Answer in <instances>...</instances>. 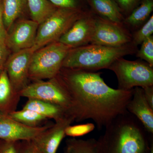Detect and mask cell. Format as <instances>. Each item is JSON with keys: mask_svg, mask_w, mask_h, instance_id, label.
Listing matches in <instances>:
<instances>
[{"mask_svg": "<svg viewBox=\"0 0 153 153\" xmlns=\"http://www.w3.org/2000/svg\"><path fill=\"white\" fill-rule=\"evenodd\" d=\"M101 73L63 68L56 76L71 98V116L76 122L91 120L99 130L118 116L128 113L133 89H114L105 83Z\"/></svg>", "mask_w": 153, "mask_h": 153, "instance_id": "obj_1", "label": "cell"}, {"mask_svg": "<svg viewBox=\"0 0 153 153\" xmlns=\"http://www.w3.org/2000/svg\"><path fill=\"white\" fill-rule=\"evenodd\" d=\"M98 139V153H149L151 148L140 121L129 112L120 115Z\"/></svg>", "mask_w": 153, "mask_h": 153, "instance_id": "obj_2", "label": "cell"}, {"mask_svg": "<svg viewBox=\"0 0 153 153\" xmlns=\"http://www.w3.org/2000/svg\"><path fill=\"white\" fill-rule=\"evenodd\" d=\"M137 50L132 42L117 47L88 44L70 49L62 67L93 71L108 69L118 58L135 54Z\"/></svg>", "mask_w": 153, "mask_h": 153, "instance_id": "obj_3", "label": "cell"}, {"mask_svg": "<svg viewBox=\"0 0 153 153\" xmlns=\"http://www.w3.org/2000/svg\"><path fill=\"white\" fill-rule=\"evenodd\" d=\"M71 49L57 41L35 51L30 62L29 78L38 81L55 77Z\"/></svg>", "mask_w": 153, "mask_h": 153, "instance_id": "obj_4", "label": "cell"}, {"mask_svg": "<svg viewBox=\"0 0 153 153\" xmlns=\"http://www.w3.org/2000/svg\"><path fill=\"white\" fill-rule=\"evenodd\" d=\"M87 13L79 9L58 8L39 25L35 43L32 47L33 51L58 41L74 22Z\"/></svg>", "mask_w": 153, "mask_h": 153, "instance_id": "obj_5", "label": "cell"}, {"mask_svg": "<svg viewBox=\"0 0 153 153\" xmlns=\"http://www.w3.org/2000/svg\"><path fill=\"white\" fill-rule=\"evenodd\" d=\"M108 69L114 72L117 78L118 88L130 90L137 87L153 86V67L141 60L118 58Z\"/></svg>", "mask_w": 153, "mask_h": 153, "instance_id": "obj_6", "label": "cell"}, {"mask_svg": "<svg viewBox=\"0 0 153 153\" xmlns=\"http://www.w3.org/2000/svg\"><path fill=\"white\" fill-rule=\"evenodd\" d=\"M20 95L21 97L40 100L55 104L71 117V98L56 76L48 81L38 80L28 84L20 92Z\"/></svg>", "mask_w": 153, "mask_h": 153, "instance_id": "obj_7", "label": "cell"}, {"mask_svg": "<svg viewBox=\"0 0 153 153\" xmlns=\"http://www.w3.org/2000/svg\"><path fill=\"white\" fill-rule=\"evenodd\" d=\"M132 41V35L123 24L96 17L95 29L91 44L107 47L123 46Z\"/></svg>", "mask_w": 153, "mask_h": 153, "instance_id": "obj_8", "label": "cell"}, {"mask_svg": "<svg viewBox=\"0 0 153 153\" xmlns=\"http://www.w3.org/2000/svg\"><path fill=\"white\" fill-rule=\"evenodd\" d=\"M34 52L30 48L14 52L5 66L12 86L19 93L28 85L29 68Z\"/></svg>", "mask_w": 153, "mask_h": 153, "instance_id": "obj_9", "label": "cell"}, {"mask_svg": "<svg viewBox=\"0 0 153 153\" xmlns=\"http://www.w3.org/2000/svg\"><path fill=\"white\" fill-rule=\"evenodd\" d=\"M51 125L30 126L14 120L8 114L0 113V140L11 141L31 140Z\"/></svg>", "mask_w": 153, "mask_h": 153, "instance_id": "obj_10", "label": "cell"}, {"mask_svg": "<svg viewBox=\"0 0 153 153\" xmlns=\"http://www.w3.org/2000/svg\"><path fill=\"white\" fill-rule=\"evenodd\" d=\"M96 17L85 14L74 22L58 41L71 48L90 44L95 29Z\"/></svg>", "mask_w": 153, "mask_h": 153, "instance_id": "obj_11", "label": "cell"}, {"mask_svg": "<svg viewBox=\"0 0 153 153\" xmlns=\"http://www.w3.org/2000/svg\"><path fill=\"white\" fill-rule=\"evenodd\" d=\"M71 117H66L56 122L49 128L33 140L40 153H57V149L64 138L65 130L74 122Z\"/></svg>", "mask_w": 153, "mask_h": 153, "instance_id": "obj_12", "label": "cell"}, {"mask_svg": "<svg viewBox=\"0 0 153 153\" xmlns=\"http://www.w3.org/2000/svg\"><path fill=\"white\" fill-rule=\"evenodd\" d=\"M39 24L31 20H24L16 24L7 35L6 44L14 52L32 48L35 43Z\"/></svg>", "mask_w": 153, "mask_h": 153, "instance_id": "obj_13", "label": "cell"}, {"mask_svg": "<svg viewBox=\"0 0 153 153\" xmlns=\"http://www.w3.org/2000/svg\"><path fill=\"white\" fill-rule=\"evenodd\" d=\"M128 112L140 121L146 131L153 134V108L146 100L141 87L133 88L132 96L127 105Z\"/></svg>", "mask_w": 153, "mask_h": 153, "instance_id": "obj_14", "label": "cell"}, {"mask_svg": "<svg viewBox=\"0 0 153 153\" xmlns=\"http://www.w3.org/2000/svg\"><path fill=\"white\" fill-rule=\"evenodd\" d=\"M21 97L12 86L4 68L0 74V113L8 114L16 111Z\"/></svg>", "mask_w": 153, "mask_h": 153, "instance_id": "obj_15", "label": "cell"}, {"mask_svg": "<svg viewBox=\"0 0 153 153\" xmlns=\"http://www.w3.org/2000/svg\"><path fill=\"white\" fill-rule=\"evenodd\" d=\"M23 108L36 111L48 119L54 120L55 122L69 116L60 107L50 102L35 99H28Z\"/></svg>", "mask_w": 153, "mask_h": 153, "instance_id": "obj_16", "label": "cell"}, {"mask_svg": "<svg viewBox=\"0 0 153 153\" xmlns=\"http://www.w3.org/2000/svg\"><path fill=\"white\" fill-rule=\"evenodd\" d=\"M92 8L102 18L114 23L123 24L120 8L113 0H88Z\"/></svg>", "mask_w": 153, "mask_h": 153, "instance_id": "obj_17", "label": "cell"}, {"mask_svg": "<svg viewBox=\"0 0 153 153\" xmlns=\"http://www.w3.org/2000/svg\"><path fill=\"white\" fill-rule=\"evenodd\" d=\"M32 20L39 25L51 16L58 8L48 0H26Z\"/></svg>", "mask_w": 153, "mask_h": 153, "instance_id": "obj_18", "label": "cell"}, {"mask_svg": "<svg viewBox=\"0 0 153 153\" xmlns=\"http://www.w3.org/2000/svg\"><path fill=\"white\" fill-rule=\"evenodd\" d=\"M153 10V0H143L141 4L124 19L123 25L134 28L143 25L148 20Z\"/></svg>", "mask_w": 153, "mask_h": 153, "instance_id": "obj_19", "label": "cell"}, {"mask_svg": "<svg viewBox=\"0 0 153 153\" xmlns=\"http://www.w3.org/2000/svg\"><path fill=\"white\" fill-rule=\"evenodd\" d=\"M26 7V0H3V20L6 30L10 29L21 16Z\"/></svg>", "mask_w": 153, "mask_h": 153, "instance_id": "obj_20", "label": "cell"}, {"mask_svg": "<svg viewBox=\"0 0 153 153\" xmlns=\"http://www.w3.org/2000/svg\"><path fill=\"white\" fill-rule=\"evenodd\" d=\"M98 140L78 139L71 137L66 141L63 153H98Z\"/></svg>", "mask_w": 153, "mask_h": 153, "instance_id": "obj_21", "label": "cell"}, {"mask_svg": "<svg viewBox=\"0 0 153 153\" xmlns=\"http://www.w3.org/2000/svg\"><path fill=\"white\" fill-rule=\"evenodd\" d=\"M11 118L25 125L32 127L38 126L48 119L38 113L30 109H24L15 111L8 114Z\"/></svg>", "mask_w": 153, "mask_h": 153, "instance_id": "obj_22", "label": "cell"}, {"mask_svg": "<svg viewBox=\"0 0 153 153\" xmlns=\"http://www.w3.org/2000/svg\"><path fill=\"white\" fill-rule=\"evenodd\" d=\"M153 33V16H152L133 35H132L131 42L138 47L145 40L152 36Z\"/></svg>", "mask_w": 153, "mask_h": 153, "instance_id": "obj_23", "label": "cell"}, {"mask_svg": "<svg viewBox=\"0 0 153 153\" xmlns=\"http://www.w3.org/2000/svg\"><path fill=\"white\" fill-rule=\"evenodd\" d=\"M141 46L136 53L137 57L145 60L153 67V36L147 38L142 43Z\"/></svg>", "mask_w": 153, "mask_h": 153, "instance_id": "obj_24", "label": "cell"}, {"mask_svg": "<svg viewBox=\"0 0 153 153\" xmlns=\"http://www.w3.org/2000/svg\"><path fill=\"white\" fill-rule=\"evenodd\" d=\"M95 126L93 123L81 124L68 126L65 130V135L67 136L76 138V137L82 136L93 131Z\"/></svg>", "mask_w": 153, "mask_h": 153, "instance_id": "obj_25", "label": "cell"}, {"mask_svg": "<svg viewBox=\"0 0 153 153\" xmlns=\"http://www.w3.org/2000/svg\"><path fill=\"white\" fill-rule=\"evenodd\" d=\"M20 143L0 140V153H19Z\"/></svg>", "mask_w": 153, "mask_h": 153, "instance_id": "obj_26", "label": "cell"}, {"mask_svg": "<svg viewBox=\"0 0 153 153\" xmlns=\"http://www.w3.org/2000/svg\"><path fill=\"white\" fill-rule=\"evenodd\" d=\"M53 5L58 8L77 9L76 0H48Z\"/></svg>", "mask_w": 153, "mask_h": 153, "instance_id": "obj_27", "label": "cell"}, {"mask_svg": "<svg viewBox=\"0 0 153 153\" xmlns=\"http://www.w3.org/2000/svg\"><path fill=\"white\" fill-rule=\"evenodd\" d=\"M19 153H40L33 140L21 141Z\"/></svg>", "mask_w": 153, "mask_h": 153, "instance_id": "obj_28", "label": "cell"}, {"mask_svg": "<svg viewBox=\"0 0 153 153\" xmlns=\"http://www.w3.org/2000/svg\"><path fill=\"white\" fill-rule=\"evenodd\" d=\"M140 1V0H117L120 7L126 12L132 11Z\"/></svg>", "mask_w": 153, "mask_h": 153, "instance_id": "obj_29", "label": "cell"}, {"mask_svg": "<svg viewBox=\"0 0 153 153\" xmlns=\"http://www.w3.org/2000/svg\"><path fill=\"white\" fill-rule=\"evenodd\" d=\"M8 54L7 45L5 42L0 40V74L4 68H3Z\"/></svg>", "mask_w": 153, "mask_h": 153, "instance_id": "obj_30", "label": "cell"}, {"mask_svg": "<svg viewBox=\"0 0 153 153\" xmlns=\"http://www.w3.org/2000/svg\"><path fill=\"white\" fill-rule=\"evenodd\" d=\"M7 35L3 20L2 8L0 5V40L6 43Z\"/></svg>", "mask_w": 153, "mask_h": 153, "instance_id": "obj_31", "label": "cell"}, {"mask_svg": "<svg viewBox=\"0 0 153 153\" xmlns=\"http://www.w3.org/2000/svg\"><path fill=\"white\" fill-rule=\"evenodd\" d=\"M146 100L152 108H153V86L143 88Z\"/></svg>", "mask_w": 153, "mask_h": 153, "instance_id": "obj_32", "label": "cell"}, {"mask_svg": "<svg viewBox=\"0 0 153 153\" xmlns=\"http://www.w3.org/2000/svg\"><path fill=\"white\" fill-rule=\"evenodd\" d=\"M149 153H153V146H152V148H151L150 152Z\"/></svg>", "mask_w": 153, "mask_h": 153, "instance_id": "obj_33", "label": "cell"}]
</instances>
